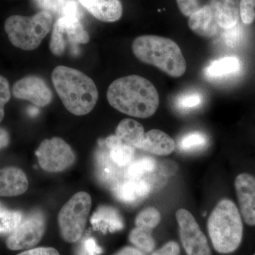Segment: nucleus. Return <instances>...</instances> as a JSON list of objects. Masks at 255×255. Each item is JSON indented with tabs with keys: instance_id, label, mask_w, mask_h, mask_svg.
<instances>
[{
	"instance_id": "nucleus-1",
	"label": "nucleus",
	"mask_w": 255,
	"mask_h": 255,
	"mask_svg": "<svg viewBox=\"0 0 255 255\" xmlns=\"http://www.w3.org/2000/svg\"><path fill=\"white\" fill-rule=\"evenodd\" d=\"M107 97L115 110L136 118L152 117L159 104L158 92L153 84L135 75L114 80L107 90Z\"/></svg>"
},
{
	"instance_id": "nucleus-2",
	"label": "nucleus",
	"mask_w": 255,
	"mask_h": 255,
	"mask_svg": "<svg viewBox=\"0 0 255 255\" xmlns=\"http://www.w3.org/2000/svg\"><path fill=\"white\" fill-rule=\"evenodd\" d=\"M52 82L64 107L70 113L84 116L93 110L99 98L96 84L77 69L59 65L51 74Z\"/></svg>"
},
{
	"instance_id": "nucleus-3",
	"label": "nucleus",
	"mask_w": 255,
	"mask_h": 255,
	"mask_svg": "<svg viewBox=\"0 0 255 255\" xmlns=\"http://www.w3.org/2000/svg\"><path fill=\"white\" fill-rule=\"evenodd\" d=\"M132 50L140 61L154 65L173 78L182 76L187 70L182 50L169 38L155 35L138 36L132 42Z\"/></svg>"
},
{
	"instance_id": "nucleus-4",
	"label": "nucleus",
	"mask_w": 255,
	"mask_h": 255,
	"mask_svg": "<svg viewBox=\"0 0 255 255\" xmlns=\"http://www.w3.org/2000/svg\"><path fill=\"white\" fill-rule=\"evenodd\" d=\"M208 232L214 249L230 254L241 246L243 237V221L237 206L230 199L216 205L208 220Z\"/></svg>"
},
{
	"instance_id": "nucleus-5",
	"label": "nucleus",
	"mask_w": 255,
	"mask_h": 255,
	"mask_svg": "<svg viewBox=\"0 0 255 255\" xmlns=\"http://www.w3.org/2000/svg\"><path fill=\"white\" fill-rule=\"evenodd\" d=\"M53 21V15L41 10L31 16H9L5 21L4 30L13 46L23 50H33L49 33Z\"/></svg>"
},
{
	"instance_id": "nucleus-6",
	"label": "nucleus",
	"mask_w": 255,
	"mask_h": 255,
	"mask_svg": "<svg viewBox=\"0 0 255 255\" xmlns=\"http://www.w3.org/2000/svg\"><path fill=\"white\" fill-rule=\"evenodd\" d=\"M91 206V196L85 191L75 194L63 206L58 214V221L64 241L75 243L81 239Z\"/></svg>"
},
{
	"instance_id": "nucleus-7",
	"label": "nucleus",
	"mask_w": 255,
	"mask_h": 255,
	"mask_svg": "<svg viewBox=\"0 0 255 255\" xmlns=\"http://www.w3.org/2000/svg\"><path fill=\"white\" fill-rule=\"evenodd\" d=\"M49 48L56 56H61L70 47L74 51H78L80 44L90 41L88 32L85 30L80 18L74 16H60L53 26Z\"/></svg>"
},
{
	"instance_id": "nucleus-8",
	"label": "nucleus",
	"mask_w": 255,
	"mask_h": 255,
	"mask_svg": "<svg viewBox=\"0 0 255 255\" xmlns=\"http://www.w3.org/2000/svg\"><path fill=\"white\" fill-rule=\"evenodd\" d=\"M46 231V219L41 211L30 213L15 228L6 241V248L11 251L29 250L38 245Z\"/></svg>"
},
{
	"instance_id": "nucleus-9",
	"label": "nucleus",
	"mask_w": 255,
	"mask_h": 255,
	"mask_svg": "<svg viewBox=\"0 0 255 255\" xmlns=\"http://www.w3.org/2000/svg\"><path fill=\"white\" fill-rule=\"evenodd\" d=\"M36 155L40 167L48 172H63L73 165L76 159L70 145L59 137L43 140Z\"/></svg>"
},
{
	"instance_id": "nucleus-10",
	"label": "nucleus",
	"mask_w": 255,
	"mask_h": 255,
	"mask_svg": "<svg viewBox=\"0 0 255 255\" xmlns=\"http://www.w3.org/2000/svg\"><path fill=\"white\" fill-rule=\"evenodd\" d=\"M179 237L187 255H211L209 242L195 218L184 209L176 212Z\"/></svg>"
},
{
	"instance_id": "nucleus-11",
	"label": "nucleus",
	"mask_w": 255,
	"mask_h": 255,
	"mask_svg": "<svg viewBox=\"0 0 255 255\" xmlns=\"http://www.w3.org/2000/svg\"><path fill=\"white\" fill-rule=\"evenodd\" d=\"M12 92L15 98L28 101L38 107H46L53 100V93L46 82L36 75L18 80L13 86Z\"/></svg>"
},
{
	"instance_id": "nucleus-12",
	"label": "nucleus",
	"mask_w": 255,
	"mask_h": 255,
	"mask_svg": "<svg viewBox=\"0 0 255 255\" xmlns=\"http://www.w3.org/2000/svg\"><path fill=\"white\" fill-rule=\"evenodd\" d=\"M242 217L248 226H255V177L242 173L235 181Z\"/></svg>"
},
{
	"instance_id": "nucleus-13",
	"label": "nucleus",
	"mask_w": 255,
	"mask_h": 255,
	"mask_svg": "<svg viewBox=\"0 0 255 255\" xmlns=\"http://www.w3.org/2000/svg\"><path fill=\"white\" fill-rule=\"evenodd\" d=\"M28 187L27 177L22 169L16 167L0 169V196L21 195Z\"/></svg>"
},
{
	"instance_id": "nucleus-14",
	"label": "nucleus",
	"mask_w": 255,
	"mask_h": 255,
	"mask_svg": "<svg viewBox=\"0 0 255 255\" xmlns=\"http://www.w3.org/2000/svg\"><path fill=\"white\" fill-rule=\"evenodd\" d=\"M96 18L104 22H115L123 15L121 0H78Z\"/></svg>"
},
{
	"instance_id": "nucleus-15",
	"label": "nucleus",
	"mask_w": 255,
	"mask_h": 255,
	"mask_svg": "<svg viewBox=\"0 0 255 255\" xmlns=\"http://www.w3.org/2000/svg\"><path fill=\"white\" fill-rule=\"evenodd\" d=\"M189 28L196 34L206 38L216 36L219 28L211 5L201 6L200 9L191 15L188 21Z\"/></svg>"
},
{
	"instance_id": "nucleus-16",
	"label": "nucleus",
	"mask_w": 255,
	"mask_h": 255,
	"mask_svg": "<svg viewBox=\"0 0 255 255\" xmlns=\"http://www.w3.org/2000/svg\"><path fill=\"white\" fill-rule=\"evenodd\" d=\"M94 230L104 234L121 231L124 227V220L117 209L110 206H101L90 219Z\"/></svg>"
},
{
	"instance_id": "nucleus-17",
	"label": "nucleus",
	"mask_w": 255,
	"mask_h": 255,
	"mask_svg": "<svg viewBox=\"0 0 255 255\" xmlns=\"http://www.w3.org/2000/svg\"><path fill=\"white\" fill-rule=\"evenodd\" d=\"M150 191L148 183L140 179H127L119 183L114 189V195L119 201L132 204L145 199Z\"/></svg>"
},
{
	"instance_id": "nucleus-18",
	"label": "nucleus",
	"mask_w": 255,
	"mask_h": 255,
	"mask_svg": "<svg viewBox=\"0 0 255 255\" xmlns=\"http://www.w3.org/2000/svg\"><path fill=\"white\" fill-rule=\"evenodd\" d=\"M139 149L154 155H169L175 149V142L166 132L158 129H152L145 132Z\"/></svg>"
},
{
	"instance_id": "nucleus-19",
	"label": "nucleus",
	"mask_w": 255,
	"mask_h": 255,
	"mask_svg": "<svg viewBox=\"0 0 255 255\" xmlns=\"http://www.w3.org/2000/svg\"><path fill=\"white\" fill-rule=\"evenodd\" d=\"M216 21L220 27L228 29L238 23L240 18V0H211Z\"/></svg>"
},
{
	"instance_id": "nucleus-20",
	"label": "nucleus",
	"mask_w": 255,
	"mask_h": 255,
	"mask_svg": "<svg viewBox=\"0 0 255 255\" xmlns=\"http://www.w3.org/2000/svg\"><path fill=\"white\" fill-rule=\"evenodd\" d=\"M112 162L119 167H125L132 162L135 148L122 142L116 135H110L102 140Z\"/></svg>"
},
{
	"instance_id": "nucleus-21",
	"label": "nucleus",
	"mask_w": 255,
	"mask_h": 255,
	"mask_svg": "<svg viewBox=\"0 0 255 255\" xmlns=\"http://www.w3.org/2000/svg\"><path fill=\"white\" fill-rule=\"evenodd\" d=\"M145 133L142 124L131 119H124L116 129V135L122 142L137 149L140 148Z\"/></svg>"
},
{
	"instance_id": "nucleus-22",
	"label": "nucleus",
	"mask_w": 255,
	"mask_h": 255,
	"mask_svg": "<svg viewBox=\"0 0 255 255\" xmlns=\"http://www.w3.org/2000/svg\"><path fill=\"white\" fill-rule=\"evenodd\" d=\"M241 69V62L234 56L224 57L214 60L205 69V75L211 80H217L233 73H238Z\"/></svg>"
},
{
	"instance_id": "nucleus-23",
	"label": "nucleus",
	"mask_w": 255,
	"mask_h": 255,
	"mask_svg": "<svg viewBox=\"0 0 255 255\" xmlns=\"http://www.w3.org/2000/svg\"><path fill=\"white\" fill-rule=\"evenodd\" d=\"M103 143L100 142V148L95 155L96 173L102 182L107 184L116 177V164L110 159L108 150Z\"/></svg>"
},
{
	"instance_id": "nucleus-24",
	"label": "nucleus",
	"mask_w": 255,
	"mask_h": 255,
	"mask_svg": "<svg viewBox=\"0 0 255 255\" xmlns=\"http://www.w3.org/2000/svg\"><path fill=\"white\" fill-rule=\"evenodd\" d=\"M21 211H12L0 203V236L10 234L23 219Z\"/></svg>"
},
{
	"instance_id": "nucleus-25",
	"label": "nucleus",
	"mask_w": 255,
	"mask_h": 255,
	"mask_svg": "<svg viewBox=\"0 0 255 255\" xmlns=\"http://www.w3.org/2000/svg\"><path fill=\"white\" fill-rule=\"evenodd\" d=\"M156 162L152 157H145L132 161L128 166L125 172L127 179H140L142 175L152 172L155 168Z\"/></svg>"
},
{
	"instance_id": "nucleus-26",
	"label": "nucleus",
	"mask_w": 255,
	"mask_h": 255,
	"mask_svg": "<svg viewBox=\"0 0 255 255\" xmlns=\"http://www.w3.org/2000/svg\"><path fill=\"white\" fill-rule=\"evenodd\" d=\"M151 232L149 230L135 227L129 234V241L144 253H150L155 247V240Z\"/></svg>"
},
{
	"instance_id": "nucleus-27",
	"label": "nucleus",
	"mask_w": 255,
	"mask_h": 255,
	"mask_svg": "<svg viewBox=\"0 0 255 255\" xmlns=\"http://www.w3.org/2000/svg\"><path fill=\"white\" fill-rule=\"evenodd\" d=\"M161 216L158 210L154 207H148L142 210L135 218L136 227L144 228L152 231L158 226Z\"/></svg>"
},
{
	"instance_id": "nucleus-28",
	"label": "nucleus",
	"mask_w": 255,
	"mask_h": 255,
	"mask_svg": "<svg viewBox=\"0 0 255 255\" xmlns=\"http://www.w3.org/2000/svg\"><path fill=\"white\" fill-rule=\"evenodd\" d=\"M207 142V137L203 132L194 131L183 136L179 142V146L180 150L192 152L204 148Z\"/></svg>"
},
{
	"instance_id": "nucleus-29",
	"label": "nucleus",
	"mask_w": 255,
	"mask_h": 255,
	"mask_svg": "<svg viewBox=\"0 0 255 255\" xmlns=\"http://www.w3.org/2000/svg\"><path fill=\"white\" fill-rule=\"evenodd\" d=\"M203 100V96L199 92H187L177 97L175 105L178 110L187 112L199 108Z\"/></svg>"
},
{
	"instance_id": "nucleus-30",
	"label": "nucleus",
	"mask_w": 255,
	"mask_h": 255,
	"mask_svg": "<svg viewBox=\"0 0 255 255\" xmlns=\"http://www.w3.org/2000/svg\"><path fill=\"white\" fill-rule=\"evenodd\" d=\"M240 16L245 24L250 25L255 19V0H240Z\"/></svg>"
},
{
	"instance_id": "nucleus-31",
	"label": "nucleus",
	"mask_w": 255,
	"mask_h": 255,
	"mask_svg": "<svg viewBox=\"0 0 255 255\" xmlns=\"http://www.w3.org/2000/svg\"><path fill=\"white\" fill-rule=\"evenodd\" d=\"M68 0H34L35 3L43 11H47L52 15L61 14L64 6Z\"/></svg>"
},
{
	"instance_id": "nucleus-32",
	"label": "nucleus",
	"mask_w": 255,
	"mask_h": 255,
	"mask_svg": "<svg viewBox=\"0 0 255 255\" xmlns=\"http://www.w3.org/2000/svg\"><path fill=\"white\" fill-rule=\"evenodd\" d=\"M102 248L97 245L93 238H87L80 243L76 251V255H100Z\"/></svg>"
},
{
	"instance_id": "nucleus-33",
	"label": "nucleus",
	"mask_w": 255,
	"mask_h": 255,
	"mask_svg": "<svg viewBox=\"0 0 255 255\" xmlns=\"http://www.w3.org/2000/svg\"><path fill=\"white\" fill-rule=\"evenodd\" d=\"M11 99L9 84L4 77L0 75V123L4 117V107Z\"/></svg>"
},
{
	"instance_id": "nucleus-34",
	"label": "nucleus",
	"mask_w": 255,
	"mask_h": 255,
	"mask_svg": "<svg viewBox=\"0 0 255 255\" xmlns=\"http://www.w3.org/2000/svg\"><path fill=\"white\" fill-rule=\"evenodd\" d=\"M178 7L185 16H190L201 7L199 0H177Z\"/></svg>"
},
{
	"instance_id": "nucleus-35",
	"label": "nucleus",
	"mask_w": 255,
	"mask_h": 255,
	"mask_svg": "<svg viewBox=\"0 0 255 255\" xmlns=\"http://www.w3.org/2000/svg\"><path fill=\"white\" fill-rule=\"evenodd\" d=\"M224 30L223 38L225 43L230 47L237 46L241 35V28L238 27V25H236L234 27Z\"/></svg>"
},
{
	"instance_id": "nucleus-36",
	"label": "nucleus",
	"mask_w": 255,
	"mask_h": 255,
	"mask_svg": "<svg viewBox=\"0 0 255 255\" xmlns=\"http://www.w3.org/2000/svg\"><path fill=\"white\" fill-rule=\"evenodd\" d=\"M180 248L177 243L169 241L162 248L154 252L152 255H179Z\"/></svg>"
},
{
	"instance_id": "nucleus-37",
	"label": "nucleus",
	"mask_w": 255,
	"mask_h": 255,
	"mask_svg": "<svg viewBox=\"0 0 255 255\" xmlns=\"http://www.w3.org/2000/svg\"><path fill=\"white\" fill-rule=\"evenodd\" d=\"M17 255H60L57 250L53 248H31Z\"/></svg>"
},
{
	"instance_id": "nucleus-38",
	"label": "nucleus",
	"mask_w": 255,
	"mask_h": 255,
	"mask_svg": "<svg viewBox=\"0 0 255 255\" xmlns=\"http://www.w3.org/2000/svg\"><path fill=\"white\" fill-rule=\"evenodd\" d=\"M114 255H145V253L133 247H125Z\"/></svg>"
},
{
	"instance_id": "nucleus-39",
	"label": "nucleus",
	"mask_w": 255,
	"mask_h": 255,
	"mask_svg": "<svg viewBox=\"0 0 255 255\" xmlns=\"http://www.w3.org/2000/svg\"><path fill=\"white\" fill-rule=\"evenodd\" d=\"M10 141L9 132L6 129L0 128V150L7 147Z\"/></svg>"
},
{
	"instance_id": "nucleus-40",
	"label": "nucleus",
	"mask_w": 255,
	"mask_h": 255,
	"mask_svg": "<svg viewBox=\"0 0 255 255\" xmlns=\"http://www.w3.org/2000/svg\"></svg>"
}]
</instances>
